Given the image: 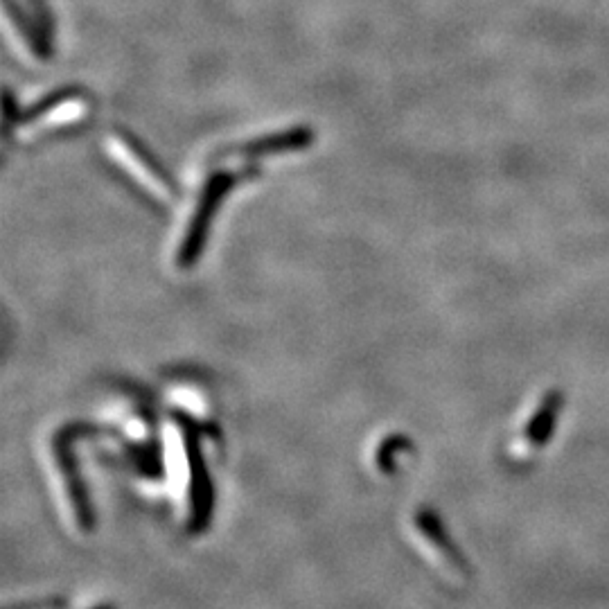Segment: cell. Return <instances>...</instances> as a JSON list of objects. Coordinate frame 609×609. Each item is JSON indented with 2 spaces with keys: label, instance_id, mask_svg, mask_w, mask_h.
Returning a JSON list of instances; mask_svg holds the SVG:
<instances>
[{
  "label": "cell",
  "instance_id": "1",
  "mask_svg": "<svg viewBox=\"0 0 609 609\" xmlns=\"http://www.w3.org/2000/svg\"><path fill=\"white\" fill-rule=\"evenodd\" d=\"M406 533H409L413 549L440 580L454 589L467 585V580H470L467 564L434 513L425 508L413 510L409 522H406Z\"/></svg>",
  "mask_w": 609,
  "mask_h": 609
},
{
  "label": "cell",
  "instance_id": "2",
  "mask_svg": "<svg viewBox=\"0 0 609 609\" xmlns=\"http://www.w3.org/2000/svg\"><path fill=\"white\" fill-rule=\"evenodd\" d=\"M562 404L564 397L560 391H549L542 397L540 406H537L524 429V443L528 449H542L549 443L555 422H558V413L562 411Z\"/></svg>",
  "mask_w": 609,
  "mask_h": 609
}]
</instances>
